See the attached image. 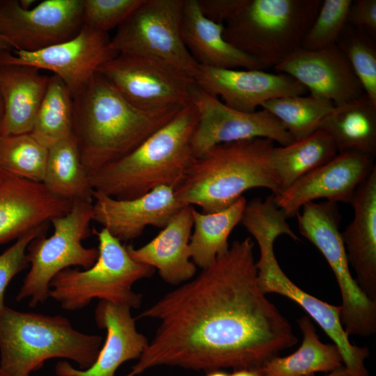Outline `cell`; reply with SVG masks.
Here are the masks:
<instances>
[{
  "instance_id": "1",
  "label": "cell",
  "mask_w": 376,
  "mask_h": 376,
  "mask_svg": "<svg viewBox=\"0 0 376 376\" xmlns=\"http://www.w3.org/2000/svg\"><path fill=\"white\" fill-rule=\"evenodd\" d=\"M253 248L250 237L234 241L197 276L135 318L159 324L138 362L122 376L158 366L258 370L295 345L290 323L260 288Z\"/></svg>"
},
{
  "instance_id": "2",
  "label": "cell",
  "mask_w": 376,
  "mask_h": 376,
  "mask_svg": "<svg viewBox=\"0 0 376 376\" xmlns=\"http://www.w3.org/2000/svg\"><path fill=\"white\" fill-rule=\"evenodd\" d=\"M73 99V134L89 177L132 152L182 109H140L98 72Z\"/></svg>"
},
{
  "instance_id": "3",
  "label": "cell",
  "mask_w": 376,
  "mask_h": 376,
  "mask_svg": "<svg viewBox=\"0 0 376 376\" xmlns=\"http://www.w3.org/2000/svg\"><path fill=\"white\" fill-rule=\"evenodd\" d=\"M198 112L191 104L122 158L89 177L93 191L118 199L167 186L176 189L196 159L191 137Z\"/></svg>"
},
{
  "instance_id": "4",
  "label": "cell",
  "mask_w": 376,
  "mask_h": 376,
  "mask_svg": "<svg viewBox=\"0 0 376 376\" xmlns=\"http://www.w3.org/2000/svg\"><path fill=\"white\" fill-rule=\"evenodd\" d=\"M274 146L270 139L256 138L211 148L196 158L175 189L178 201L212 213L230 206L250 189L266 188L279 194L268 159Z\"/></svg>"
},
{
  "instance_id": "5",
  "label": "cell",
  "mask_w": 376,
  "mask_h": 376,
  "mask_svg": "<svg viewBox=\"0 0 376 376\" xmlns=\"http://www.w3.org/2000/svg\"><path fill=\"white\" fill-rule=\"evenodd\" d=\"M102 342L100 336L75 329L64 316L7 306L0 316V369L8 376H30L54 358L86 369L96 361Z\"/></svg>"
},
{
  "instance_id": "6",
  "label": "cell",
  "mask_w": 376,
  "mask_h": 376,
  "mask_svg": "<svg viewBox=\"0 0 376 376\" xmlns=\"http://www.w3.org/2000/svg\"><path fill=\"white\" fill-rule=\"evenodd\" d=\"M322 0H244L224 24V37L264 69L301 47Z\"/></svg>"
},
{
  "instance_id": "7",
  "label": "cell",
  "mask_w": 376,
  "mask_h": 376,
  "mask_svg": "<svg viewBox=\"0 0 376 376\" xmlns=\"http://www.w3.org/2000/svg\"><path fill=\"white\" fill-rule=\"evenodd\" d=\"M98 240V257L85 270L67 268L49 284V297L62 308L75 311L87 306L94 299L137 308L141 295L134 292L138 281L150 278L155 269L133 260L126 245L107 229L92 230Z\"/></svg>"
},
{
  "instance_id": "8",
  "label": "cell",
  "mask_w": 376,
  "mask_h": 376,
  "mask_svg": "<svg viewBox=\"0 0 376 376\" xmlns=\"http://www.w3.org/2000/svg\"><path fill=\"white\" fill-rule=\"evenodd\" d=\"M93 203L75 201L65 215L53 219L54 232L49 237L42 232L28 245L26 258L30 269L15 299H29L31 308L49 297V284L60 272L72 266L89 268L98 257L97 248H87L82 242L91 233Z\"/></svg>"
},
{
  "instance_id": "9",
  "label": "cell",
  "mask_w": 376,
  "mask_h": 376,
  "mask_svg": "<svg viewBox=\"0 0 376 376\" xmlns=\"http://www.w3.org/2000/svg\"><path fill=\"white\" fill-rule=\"evenodd\" d=\"M300 233L322 253L336 279L342 304L341 322L349 335L368 336L376 331V301L362 292L350 272L337 203L310 202L297 215Z\"/></svg>"
},
{
  "instance_id": "10",
  "label": "cell",
  "mask_w": 376,
  "mask_h": 376,
  "mask_svg": "<svg viewBox=\"0 0 376 376\" xmlns=\"http://www.w3.org/2000/svg\"><path fill=\"white\" fill-rule=\"evenodd\" d=\"M184 0H143L117 28L111 42L118 54L163 61L193 79L198 64L181 35Z\"/></svg>"
},
{
  "instance_id": "11",
  "label": "cell",
  "mask_w": 376,
  "mask_h": 376,
  "mask_svg": "<svg viewBox=\"0 0 376 376\" xmlns=\"http://www.w3.org/2000/svg\"><path fill=\"white\" fill-rule=\"evenodd\" d=\"M104 77L132 104L144 110L183 108L191 104L194 79L149 56L118 54L100 66Z\"/></svg>"
},
{
  "instance_id": "12",
  "label": "cell",
  "mask_w": 376,
  "mask_h": 376,
  "mask_svg": "<svg viewBox=\"0 0 376 376\" xmlns=\"http://www.w3.org/2000/svg\"><path fill=\"white\" fill-rule=\"evenodd\" d=\"M260 257L256 265L258 281L264 294L285 296L300 306L338 347L345 369L352 376H369L365 360L369 356L366 347L353 345L341 322V307L324 302L306 292L294 283L281 268L274 251L276 235L271 230L256 233Z\"/></svg>"
},
{
  "instance_id": "13",
  "label": "cell",
  "mask_w": 376,
  "mask_h": 376,
  "mask_svg": "<svg viewBox=\"0 0 376 376\" xmlns=\"http://www.w3.org/2000/svg\"><path fill=\"white\" fill-rule=\"evenodd\" d=\"M189 94L198 112L191 141L195 158L221 143L256 138L268 139L281 146L294 141L281 123L264 109L246 113L230 108L195 81L190 86Z\"/></svg>"
},
{
  "instance_id": "14",
  "label": "cell",
  "mask_w": 376,
  "mask_h": 376,
  "mask_svg": "<svg viewBox=\"0 0 376 376\" xmlns=\"http://www.w3.org/2000/svg\"><path fill=\"white\" fill-rule=\"evenodd\" d=\"M84 0H45L31 8L0 1V34L14 51L36 52L67 40L83 26Z\"/></svg>"
},
{
  "instance_id": "15",
  "label": "cell",
  "mask_w": 376,
  "mask_h": 376,
  "mask_svg": "<svg viewBox=\"0 0 376 376\" xmlns=\"http://www.w3.org/2000/svg\"><path fill=\"white\" fill-rule=\"evenodd\" d=\"M118 54L107 33L83 25L72 38L42 49L1 54L0 65H22L50 71L74 97L86 88L101 65Z\"/></svg>"
},
{
  "instance_id": "16",
  "label": "cell",
  "mask_w": 376,
  "mask_h": 376,
  "mask_svg": "<svg viewBox=\"0 0 376 376\" xmlns=\"http://www.w3.org/2000/svg\"><path fill=\"white\" fill-rule=\"evenodd\" d=\"M374 158L352 152L338 153L333 159L305 175L279 194L274 201L287 218L316 199L350 203L357 187L375 166Z\"/></svg>"
},
{
  "instance_id": "17",
  "label": "cell",
  "mask_w": 376,
  "mask_h": 376,
  "mask_svg": "<svg viewBox=\"0 0 376 376\" xmlns=\"http://www.w3.org/2000/svg\"><path fill=\"white\" fill-rule=\"evenodd\" d=\"M196 84L208 94L220 97L233 109L252 113L269 100L304 95L307 89L284 73L264 70L225 69L198 65Z\"/></svg>"
},
{
  "instance_id": "18",
  "label": "cell",
  "mask_w": 376,
  "mask_h": 376,
  "mask_svg": "<svg viewBox=\"0 0 376 376\" xmlns=\"http://www.w3.org/2000/svg\"><path fill=\"white\" fill-rule=\"evenodd\" d=\"M274 68L296 79L311 95L335 106L364 94L350 62L336 44L318 50L299 47Z\"/></svg>"
},
{
  "instance_id": "19",
  "label": "cell",
  "mask_w": 376,
  "mask_h": 376,
  "mask_svg": "<svg viewBox=\"0 0 376 376\" xmlns=\"http://www.w3.org/2000/svg\"><path fill=\"white\" fill-rule=\"evenodd\" d=\"M93 198V221L120 242L138 237L148 226L164 228L184 206L175 189L167 186L131 199H118L95 191Z\"/></svg>"
},
{
  "instance_id": "20",
  "label": "cell",
  "mask_w": 376,
  "mask_h": 376,
  "mask_svg": "<svg viewBox=\"0 0 376 376\" xmlns=\"http://www.w3.org/2000/svg\"><path fill=\"white\" fill-rule=\"evenodd\" d=\"M72 205L43 183L4 171L0 180V244L66 214Z\"/></svg>"
},
{
  "instance_id": "21",
  "label": "cell",
  "mask_w": 376,
  "mask_h": 376,
  "mask_svg": "<svg viewBox=\"0 0 376 376\" xmlns=\"http://www.w3.org/2000/svg\"><path fill=\"white\" fill-rule=\"evenodd\" d=\"M131 308L107 301H100L95 309L99 329H105L107 337L95 363L88 368H74L67 361L55 366L57 376H114L123 363L139 359L149 340L136 328Z\"/></svg>"
},
{
  "instance_id": "22",
  "label": "cell",
  "mask_w": 376,
  "mask_h": 376,
  "mask_svg": "<svg viewBox=\"0 0 376 376\" xmlns=\"http://www.w3.org/2000/svg\"><path fill=\"white\" fill-rule=\"evenodd\" d=\"M350 203L354 218L341 233L348 263L362 292L376 301V166Z\"/></svg>"
},
{
  "instance_id": "23",
  "label": "cell",
  "mask_w": 376,
  "mask_h": 376,
  "mask_svg": "<svg viewBox=\"0 0 376 376\" xmlns=\"http://www.w3.org/2000/svg\"><path fill=\"white\" fill-rule=\"evenodd\" d=\"M193 209L191 205H184L158 235L143 246L136 249L126 246L133 260L157 269L161 278L171 285L189 281L196 272L189 255Z\"/></svg>"
},
{
  "instance_id": "24",
  "label": "cell",
  "mask_w": 376,
  "mask_h": 376,
  "mask_svg": "<svg viewBox=\"0 0 376 376\" xmlns=\"http://www.w3.org/2000/svg\"><path fill=\"white\" fill-rule=\"evenodd\" d=\"M49 77L31 66L0 65V136L31 133Z\"/></svg>"
},
{
  "instance_id": "25",
  "label": "cell",
  "mask_w": 376,
  "mask_h": 376,
  "mask_svg": "<svg viewBox=\"0 0 376 376\" xmlns=\"http://www.w3.org/2000/svg\"><path fill=\"white\" fill-rule=\"evenodd\" d=\"M224 24L207 18L198 0H184L181 35L189 52L200 65L225 69L264 70L224 37Z\"/></svg>"
},
{
  "instance_id": "26",
  "label": "cell",
  "mask_w": 376,
  "mask_h": 376,
  "mask_svg": "<svg viewBox=\"0 0 376 376\" xmlns=\"http://www.w3.org/2000/svg\"><path fill=\"white\" fill-rule=\"evenodd\" d=\"M333 140L338 153L352 152L375 157L376 153V105L364 93L335 106L320 128Z\"/></svg>"
},
{
  "instance_id": "27",
  "label": "cell",
  "mask_w": 376,
  "mask_h": 376,
  "mask_svg": "<svg viewBox=\"0 0 376 376\" xmlns=\"http://www.w3.org/2000/svg\"><path fill=\"white\" fill-rule=\"evenodd\" d=\"M303 340L292 354L276 356L258 369L264 376H306L317 372L330 373L343 366L341 354L334 344L322 343L308 315L298 320Z\"/></svg>"
},
{
  "instance_id": "28",
  "label": "cell",
  "mask_w": 376,
  "mask_h": 376,
  "mask_svg": "<svg viewBox=\"0 0 376 376\" xmlns=\"http://www.w3.org/2000/svg\"><path fill=\"white\" fill-rule=\"evenodd\" d=\"M337 154L331 138L325 131L319 129L308 136L288 145L274 146L268 159L281 192Z\"/></svg>"
},
{
  "instance_id": "29",
  "label": "cell",
  "mask_w": 376,
  "mask_h": 376,
  "mask_svg": "<svg viewBox=\"0 0 376 376\" xmlns=\"http://www.w3.org/2000/svg\"><path fill=\"white\" fill-rule=\"evenodd\" d=\"M246 203L241 196L230 206L215 212L204 213L193 209L189 255L196 266L204 269L228 250L229 236L241 222Z\"/></svg>"
},
{
  "instance_id": "30",
  "label": "cell",
  "mask_w": 376,
  "mask_h": 376,
  "mask_svg": "<svg viewBox=\"0 0 376 376\" xmlns=\"http://www.w3.org/2000/svg\"><path fill=\"white\" fill-rule=\"evenodd\" d=\"M42 183L52 193L72 203L93 202V189L74 134L48 148Z\"/></svg>"
},
{
  "instance_id": "31",
  "label": "cell",
  "mask_w": 376,
  "mask_h": 376,
  "mask_svg": "<svg viewBox=\"0 0 376 376\" xmlns=\"http://www.w3.org/2000/svg\"><path fill=\"white\" fill-rule=\"evenodd\" d=\"M74 99L56 76L49 77L31 134L47 148L73 134Z\"/></svg>"
},
{
  "instance_id": "32",
  "label": "cell",
  "mask_w": 376,
  "mask_h": 376,
  "mask_svg": "<svg viewBox=\"0 0 376 376\" xmlns=\"http://www.w3.org/2000/svg\"><path fill=\"white\" fill-rule=\"evenodd\" d=\"M334 107L327 100L309 95L274 98L264 102L260 109L274 116L294 141H297L319 130Z\"/></svg>"
},
{
  "instance_id": "33",
  "label": "cell",
  "mask_w": 376,
  "mask_h": 376,
  "mask_svg": "<svg viewBox=\"0 0 376 376\" xmlns=\"http://www.w3.org/2000/svg\"><path fill=\"white\" fill-rule=\"evenodd\" d=\"M48 148L31 133L0 136V169L6 172L36 182H43Z\"/></svg>"
},
{
  "instance_id": "34",
  "label": "cell",
  "mask_w": 376,
  "mask_h": 376,
  "mask_svg": "<svg viewBox=\"0 0 376 376\" xmlns=\"http://www.w3.org/2000/svg\"><path fill=\"white\" fill-rule=\"evenodd\" d=\"M336 44L347 57L364 93L376 105L375 41L346 24Z\"/></svg>"
},
{
  "instance_id": "35",
  "label": "cell",
  "mask_w": 376,
  "mask_h": 376,
  "mask_svg": "<svg viewBox=\"0 0 376 376\" xmlns=\"http://www.w3.org/2000/svg\"><path fill=\"white\" fill-rule=\"evenodd\" d=\"M352 0H324L312 25L304 36L301 47L318 50L336 44L347 24Z\"/></svg>"
},
{
  "instance_id": "36",
  "label": "cell",
  "mask_w": 376,
  "mask_h": 376,
  "mask_svg": "<svg viewBox=\"0 0 376 376\" xmlns=\"http://www.w3.org/2000/svg\"><path fill=\"white\" fill-rule=\"evenodd\" d=\"M143 0H84L83 25L107 33L121 25Z\"/></svg>"
},
{
  "instance_id": "37",
  "label": "cell",
  "mask_w": 376,
  "mask_h": 376,
  "mask_svg": "<svg viewBox=\"0 0 376 376\" xmlns=\"http://www.w3.org/2000/svg\"><path fill=\"white\" fill-rule=\"evenodd\" d=\"M47 224H45L30 230L0 254V316L7 307L4 303L7 286L17 274L29 265L26 258L28 245L38 235L47 231Z\"/></svg>"
},
{
  "instance_id": "38",
  "label": "cell",
  "mask_w": 376,
  "mask_h": 376,
  "mask_svg": "<svg viewBox=\"0 0 376 376\" xmlns=\"http://www.w3.org/2000/svg\"><path fill=\"white\" fill-rule=\"evenodd\" d=\"M347 24L375 41L376 0L352 1Z\"/></svg>"
},
{
  "instance_id": "39",
  "label": "cell",
  "mask_w": 376,
  "mask_h": 376,
  "mask_svg": "<svg viewBox=\"0 0 376 376\" xmlns=\"http://www.w3.org/2000/svg\"><path fill=\"white\" fill-rule=\"evenodd\" d=\"M244 0H198L203 14L217 23L225 24L242 5Z\"/></svg>"
},
{
  "instance_id": "40",
  "label": "cell",
  "mask_w": 376,
  "mask_h": 376,
  "mask_svg": "<svg viewBox=\"0 0 376 376\" xmlns=\"http://www.w3.org/2000/svg\"><path fill=\"white\" fill-rule=\"evenodd\" d=\"M230 376H264L260 370L254 369L235 370Z\"/></svg>"
},
{
  "instance_id": "41",
  "label": "cell",
  "mask_w": 376,
  "mask_h": 376,
  "mask_svg": "<svg viewBox=\"0 0 376 376\" xmlns=\"http://www.w3.org/2000/svg\"><path fill=\"white\" fill-rule=\"evenodd\" d=\"M306 376H315V375H309ZM326 376H352V375L345 369L344 366H342L330 372Z\"/></svg>"
},
{
  "instance_id": "42",
  "label": "cell",
  "mask_w": 376,
  "mask_h": 376,
  "mask_svg": "<svg viewBox=\"0 0 376 376\" xmlns=\"http://www.w3.org/2000/svg\"><path fill=\"white\" fill-rule=\"evenodd\" d=\"M11 51L13 49L0 34V54Z\"/></svg>"
},
{
  "instance_id": "43",
  "label": "cell",
  "mask_w": 376,
  "mask_h": 376,
  "mask_svg": "<svg viewBox=\"0 0 376 376\" xmlns=\"http://www.w3.org/2000/svg\"><path fill=\"white\" fill-rule=\"evenodd\" d=\"M206 376H230V375L219 370L209 372Z\"/></svg>"
},
{
  "instance_id": "44",
  "label": "cell",
  "mask_w": 376,
  "mask_h": 376,
  "mask_svg": "<svg viewBox=\"0 0 376 376\" xmlns=\"http://www.w3.org/2000/svg\"><path fill=\"white\" fill-rule=\"evenodd\" d=\"M2 113H3V104H2V100L0 96V123H1V119L2 116ZM3 173H4V171L0 169V180H1L3 175Z\"/></svg>"
},
{
  "instance_id": "45",
  "label": "cell",
  "mask_w": 376,
  "mask_h": 376,
  "mask_svg": "<svg viewBox=\"0 0 376 376\" xmlns=\"http://www.w3.org/2000/svg\"><path fill=\"white\" fill-rule=\"evenodd\" d=\"M0 376H8L6 373H4L1 369H0Z\"/></svg>"
}]
</instances>
